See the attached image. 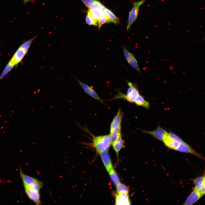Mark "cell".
Masks as SVG:
<instances>
[{
	"mask_svg": "<svg viewBox=\"0 0 205 205\" xmlns=\"http://www.w3.org/2000/svg\"><path fill=\"white\" fill-rule=\"evenodd\" d=\"M92 144L97 152L99 154L107 151L111 144L110 134L94 137Z\"/></svg>",
	"mask_w": 205,
	"mask_h": 205,
	"instance_id": "cell-1",
	"label": "cell"
},
{
	"mask_svg": "<svg viewBox=\"0 0 205 205\" xmlns=\"http://www.w3.org/2000/svg\"><path fill=\"white\" fill-rule=\"evenodd\" d=\"M19 174L22 181L24 186H26L34 190L40 192L43 186V183L37 179L24 174L21 168Z\"/></svg>",
	"mask_w": 205,
	"mask_h": 205,
	"instance_id": "cell-2",
	"label": "cell"
},
{
	"mask_svg": "<svg viewBox=\"0 0 205 205\" xmlns=\"http://www.w3.org/2000/svg\"><path fill=\"white\" fill-rule=\"evenodd\" d=\"M129 86L127 94H124L120 92L115 99L122 98L125 99L131 102H134L137 97L140 95L138 89L131 82H128Z\"/></svg>",
	"mask_w": 205,
	"mask_h": 205,
	"instance_id": "cell-3",
	"label": "cell"
},
{
	"mask_svg": "<svg viewBox=\"0 0 205 205\" xmlns=\"http://www.w3.org/2000/svg\"><path fill=\"white\" fill-rule=\"evenodd\" d=\"M145 0H142L133 3V6L129 13L126 29H130L132 24L136 20L140 6L145 2Z\"/></svg>",
	"mask_w": 205,
	"mask_h": 205,
	"instance_id": "cell-4",
	"label": "cell"
},
{
	"mask_svg": "<svg viewBox=\"0 0 205 205\" xmlns=\"http://www.w3.org/2000/svg\"><path fill=\"white\" fill-rule=\"evenodd\" d=\"M162 141L168 147L175 150L179 145L184 141L176 134L170 132Z\"/></svg>",
	"mask_w": 205,
	"mask_h": 205,
	"instance_id": "cell-5",
	"label": "cell"
},
{
	"mask_svg": "<svg viewBox=\"0 0 205 205\" xmlns=\"http://www.w3.org/2000/svg\"><path fill=\"white\" fill-rule=\"evenodd\" d=\"M83 90L89 95L99 101L101 103L104 104L103 101L99 97L95 91L91 87L84 83L75 77Z\"/></svg>",
	"mask_w": 205,
	"mask_h": 205,
	"instance_id": "cell-6",
	"label": "cell"
},
{
	"mask_svg": "<svg viewBox=\"0 0 205 205\" xmlns=\"http://www.w3.org/2000/svg\"><path fill=\"white\" fill-rule=\"evenodd\" d=\"M144 133L150 134L157 140L163 141L167 135L168 132L164 128L158 125L154 130L148 131L143 130Z\"/></svg>",
	"mask_w": 205,
	"mask_h": 205,
	"instance_id": "cell-7",
	"label": "cell"
},
{
	"mask_svg": "<svg viewBox=\"0 0 205 205\" xmlns=\"http://www.w3.org/2000/svg\"><path fill=\"white\" fill-rule=\"evenodd\" d=\"M24 186L25 193L28 198L34 202L36 205H41L42 202L40 192L34 190L26 186Z\"/></svg>",
	"mask_w": 205,
	"mask_h": 205,
	"instance_id": "cell-8",
	"label": "cell"
},
{
	"mask_svg": "<svg viewBox=\"0 0 205 205\" xmlns=\"http://www.w3.org/2000/svg\"><path fill=\"white\" fill-rule=\"evenodd\" d=\"M26 54L24 50L19 47L15 53L8 63L15 66L22 60Z\"/></svg>",
	"mask_w": 205,
	"mask_h": 205,
	"instance_id": "cell-9",
	"label": "cell"
},
{
	"mask_svg": "<svg viewBox=\"0 0 205 205\" xmlns=\"http://www.w3.org/2000/svg\"><path fill=\"white\" fill-rule=\"evenodd\" d=\"M175 150L181 152L193 154L202 159H203L202 157L199 153L195 151L188 144L184 141L179 145Z\"/></svg>",
	"mask_w": 205,
	"mask_h": 205,
	"instance_id": "cell-10",
	"label": "cell"
},
{
	"mask_svg": "<svg viewBox=\"0 0 205 205\" xmlns=\"http://www.w3.org/2000/svg\"><path fill=\"white\" fill-rule=\"evenodd\" d=\"M193 183L194 189L198 191L203 196L205 194V176L200 177L194 179Z\"/></svg>",
	"mask_w": 205,
	"mask_h": 205,
	"instance_id": "cell-11",
	"label": "cell"
},
{
	"mask_svg": "<svg viewBox=\"0 0 205 205\" xmlns=\"http://www.w3.org/2000/svg\"><path fill=\"white\" fill-rule=\"evenodd\" d=\"M128 192H123L118 193L115 196V203L117 205H129Z\"/></svg>",
	"mask_w": 205,
	"mask_h": 205,
	"instance_id": "cell-12",
	"label": "cell"
},
{
	"mask_svg": "<svg viewBox=\"0 0 205 205\" xmlns=\"http://www.w3.org/2000/svg\"><path fill=\"white\" fill-rule=\"evenodd\" d=\"M202 196L200 193L194 189L189 195L183 204L185 205H192L198 200Z\"/></svg>",
	"mask_w": 205,
	"mask_h": 205,
	"instance_id": "cell-13",
	"label": "cell"
},
{
	"mask_svg": "<svg viewBox=\"0 0 205 205\" xmlns=\"http://www.w3.org/2000/svg\"><path fill=\"white\" fill-rule=\"evenodd\" d=\"M122 117V112L121 109H119L111 122L110 126V132L115 128L121 126Z\"/></svg>",
	"mask_w": 205,
	"mask_h": 205,
	"instance_id": "cell-14",
	"label": "cell"
},
{
	"mask_svg": "<svg viewBox=\"0 0 205 205\" xmlns=\"http://www.w3.org/2000/svg\"><path fill=\"white\" fill-rule=\"evenodd\" d=\"M101 159L104 167L108 172L113 167L112 162L109 154L107 151L100 154Z\"/></svg>",
	"mask_w": 205,
	"mask_h": 205,
	"instance_id": "cell-15",
	"label": "cell"
},
{
	"mask_svg": "<svg viewBox=\"0 0 205 205\" xmlns=\"http://www.w3.org/2000/svg\"><path fill=\"white\" fill-rule=\"evenodd\" d=\"M105 13L107 18L108 23H113L116 25L120 23L119 18L110 10L106 7Z\"/></svg>",
	"mask_w": 205,
	"mask_h": 205,
	"instance_id": "cell-16",
	"label": "cell"
},
{
	"mask_svg": "<svg viewBox=\"0 0 205 205\" xmlns=\"http://www.w3.org/2000/svg\"><path fill=\"white\" fill-rule=\"evenodd\" d=\"M123 144V141L121 134L117 139L112 144L117 156L119 151L122 148Z\"/></svg>",
	"mask_w": 205,
	"mask_h": 205,
	"instance_id": "cell-17",
	"label": "cell"
},
{
	"mask_svg": "<svg viewBox=\"0 0 205 205\" xmlns=\"http://www.w3.org/2000/svg\"><path fill=\"white\" fill-rule=\"evenodd\" d=\"M121 129V126L118 127L110 132V135L111 139V144L115 141L120 135Z\"/></svg>",
	"mask_w": 205,
	"mask_h": 205,
	"instance_id": "cell-18",
	"label": "cell"
},
{
	"mask_svg": "<svg viewBox=\"0 0 205 205\" xmlns=\"http://www.w3.org/2000/svg\"><path fill=\"white\" fill-rule=\"evenodd\" d=\"M134 103L136 105L141 106L146 108H149L150 107L149 102L145 100L144 97L140 95L134 101Z\"/></svg>",
	"mask_w": 205,
	"mask_h": 205,
	"instance_id": "cell-19",
	"label": "cell"
},
{
	"mask_svg": "<svg viewBox=\"0 0 205 205\" xmlns=\"http://www.w3.org/2000/svg\"><path fill=\"white\" fill-rule=\"evenodd\" d=\"M112 181L116 186L120 183L118 177L114 169L112 168L108 172Z\"/></svg>",
	"mask_w": 205,
	"mask_h": 205,
	"instance_id": "cell-20",
	"label": "cell"
},
{
	"mask_svg": "<svg viewBox=\"0 0 205 205\" xmlns=\"http://www.w3.org/2000/svg\"><path fill=\"white\" fill-rule=\"evenodd\" d=\"M37 35H36L28 40L25 41L22 44L20 45V46L19 47V48L23 49L24 50L26 53H27L32 43L34 40L37 37Z\"/></svg>",
	"mask_w": 205,
	"mask_h": 205,
	"instance_id": "cell-21",
	"label": "cell"
},
{
	"mask_svg": "<svg viewBox=\"0 0 205 205\" xmlns=\"http://www.w3.org/2000/svg\"><path fill=\"white\" fill-rule=\"evenodd\" d=\"M86 23L89 25L97 26V22L89 14L87 13L85 19Z\"/></svg>",
	"mask_w": 205,
	"mask_h": 205,
	"instance_id": "cell-22",
	"label": "cell"
},
{
	"mask_svg": "<svg viewBox=\"0 0 205 205\" xmlns=\"http://www.w3.org/2000/svg\"><path fill=\"white\" fill-rule=\"evenodd\" d=\"M107 23H108V21L106 14H105L97 21L98 30H100L103 24Z\"/></svg>",
	"mask_w": 205,
	"mask_h": 205,
	"instance_id": "cell-23",
	"label": "cell"
},
{
	"mask_svg": "<svg viewBox=\"0 0 205 205\" xmlns=\"http://www.w3.org/2000/svg\"><path fill=\"white\" fill-rule=\"evenodd\" d=\"M14 67L8 63L7 64L0 76V81L13 69Z\"/></svg>",
	"mask_w": 205,
	"mask_h": 205,
	"instance_id": "cell-24",
	"label": "cell"
},
{
	"mask_svg": "<svg viewBox=\"0 0 205 205\" xmlns=\"http://www.w3.org/2000/svg\"><path fill=\"white\" fill-rule=\"evenodd\" d=\"M128 62L131 66L137 70L140 73H141V71L139 68L137 61L135 57Z\"/></svg>",
	"mask_w": 205,
	"mask_h": 205,
	"instance_id": "cell-25",
	"label": "cell"
},
{
	"mask_svg": "<svg viewBox=\"0 0 205 205\" xmlns=\"http://www.w3.org/2000/svg\"><path fill=\"white\" fill-rule=\"evenodd\" d=\"M116 186L117 193L123 192H128V188L125 185L122 183H120Z\"/></svg>",
	"mask_w": 205,
	"mask_h": 205,
	"instance_id": "cell-26",
	"label": "cell"
},
{
	"mask_svg": "<svg viewBox=\"0 0 205 205\" xmlns=\"http://www.w3.org/2000/svg\"><path fill=\"white\" fill-rule=\"evenodd\" d=\"M123 52L124 56L127 62L134 57L133 54L129 52L124 46H123Z\"/></svg>",
	"mask_w": 205,
	"mask_h": 205,
	"instance_id": "cell-27",
	"label": "cell"
},
{
	"mask_svg": "<svg viewBox=\"0 0 205 205\" xmlns=\"http://www.w3.org/2000/svg\"><path fill=\"white\" fill-rule=\"evenodd\" d=\"M24 4L26 5L27 3L30 1L29 0H23Z\"/></svg>",
	"mask_w": 205,
	"mask_h": 205,
	"instance_id": "cell-28",
	"label": "cell"
}]
</instances>
